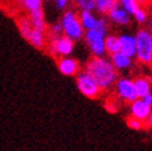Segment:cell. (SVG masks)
Instances as JSON below:
<instances>
[{
    "label": "cell",
    "mask_w": 152,
    "mask_h": 151,
    "mask_svg": "<svg viewBox=\"0 0 152 151\" xmlns=\"http://www.w3.org/2000/svg\"><path fill=\"white\" fill-rule=\"evenodd\" d=\"M86 71L96 81L102 90L111 88L118 81V70L114 67L111 61L103 56H94L90 58L86 66Z\"/></svg>",
    "instance_id": "obj_1"
},
{
    "label": "cell",
    "mask_w": 152,
    "mask_h": 151,
    "mask_svg": "<svg viewBox=\"0 0 152 151\" xmlns=\"http://www.w3.org/2000/svg\"><path fill=\"white\" fill-rule=\"evenodd\" d=\"M136 37V59L142 65H152V34L148 29H140Z\"/></svg>",
    "instance_id": "obj_2"
},
{
    "label": "cell",
    "mask_w": 152,
    "mask_h": 151,
    "mask_svg": "<svg viewBox=\"0 0 152 151\" xmlns=\"http://www.w3.org/2000/svg\"><path fill=\"white\" fill-rule=\"evenodd\" d=\"M61 26L66 36L71 37L73 41L80 40L84 36V27L82 26L80 19L73 10H68L63 14L61 20Z\"/></svg>",
    "instance_id": "obj_3"
},
{
    "label": "cell",
    "mask_w": 152,
    "mask_h": 151,
    "mask_svg": "<svg viewBox=\"0 0 152 151\" xmlns=\"http://www.w3.org/2000/svg\"><path fill=\"white\" fill-rule=\"evenodd\" d=\"M77 87L83 95L90 98V99L98 98L102 92V88L96 83V81L87 71L77 76Z\"/></svg>",
    "instance_id": "obj_4"
},
{
    "label": "cell",
    "mask_w": 152,
    "mask_h": 151,
    "mask_svg": "<svg viewBox=\"0 0 152 151\" xmlns=\"http://www.w3.org/2000/svg\"><path fill=\"white\" fill-rule=\"evenodd\" d=\"M105 36L106 34L99 31L98 29H90L87 30V32L84 35L86 42L88 45V47L92 51V54L94 56H104L106 54L105 50Z\"/></svg>",
    "instance_id": "obj_5"
},
{
    "label": "cell",
    "mask_w": 152,
    "mask_h": 151,
    "mask_svg": "<svg viewBox=\"0 0 152 151\" xmlns=\"http://www.w3.org/2000/svg\"><path fill=\"white\" fill-rule=\"evenodd\" d=\"M73 47H74L73 40L66 35L52 37L48 43L50 54L56 55V56H62V57L71 55L73 51Z\"/></svg>",
    "instance_id": "obj_6"
},
{
    "label": "cell",
    "mask_w": 152,
    "mask_h": 151,
    "mask_svg": "<svg viewBox=\"0 0 152 151\" xmlns=\"http://www.w3.org/2000/svg\"><path fill=\"white\" fill-rule=\"evenodd\" d=\"M115 87L118 97L126 103H132L135 99L139 98L137 93H136L135 83L130 78H118Z\"/></svg>",
    "instance_id": "obj_7"
},
{
    "label": "cell",
    "mask_w": 152,
    "mask_h": 151,
    "mask_svg": "<svg viewBox=\"0 0 152 151\" xmlns=\"http://www.w3.org/2000/svg\"><path fill=\"white\" fill-rule=\"evenodd\" d=\"M106 15H108V18L111 22H114V24H116V25H120V26H127L131 21V15L119 4V1H118V4H115L111 7L110 11Z\"/></svg>",
    "instance_id": "obj_8"
},
{
    "label": "cell",
    "mask_w": 152,
    "mask_h": 151,
    "mask_svg": "<svg viewBox=\"0 0 152 151\" xmlns=\"http://www.w3.org/2000/svg\"><path fill=\"white\" fill-rule=\"evenodd\" d=\"M151 111H152V108L145 102L143 98H137L132 103H130V115L134 118H137L145 123L148 115L151 114Z\"/></svg>",
    "instance_id": "obj_9"
},
{
    "label": "cell",
    "mask_w": 152,
    "mask_h": 151,
    "mask_svg": "<svg viewBox=\"0 0 152 151\" xmlns=\"http://www.w3.org/2000/svg\"><path fill=\"white\" fill-rule=\"evenodd\" d=\"M57 67H58V71L63 76H74L79 71V63L77 59L67 57V56L58 59Z\"/></svg>",
    "instance_id": "obj_10"
},
{
    "label": "cell",
    "mask_w": 152,
    "mask_h": 151,
    "mask_svg": "<svg viewBox=\"0 0 152 151\" xmlns=\"http://www.w3.org/2000/svg\"><path fill=\"white\" fill-rule=\"evenodd\" d=\"M119 40L120 52L134 58L136 56V37L130 34H123L119 36Z\"/></svg>",
    "instance_id": "obj_11"
},
{
    "label": "cell",
    "mask_w": 152,
    "mask_h": 151,
    "mask_svg": "<svg viewBox=\"0 0 152 151\" xmlns=\"http://www.w3.org/2000/svg\"><path fill=\"white\" fill-rule=\"evenodd\" d=\"M110 56H111L110 61L118 71H126V70H130L132 67V57L123 54V52L119 51V52H115V54H113Z\"/></svg>",
    "instance_id": "obj_12"
},
{
    "label": "cell",
    "mask_w": 152,
    "mask_h": 151,
    "mask_svg": "<svg viewBox=\"0 0 152 151\" xmlns=\"http://www.w3.org/2000/svg\"><path fill=\"white\" fill-rule=\"evenodd\" d=\"M15 22H16V25H18L19 32L27 41L28 37L31 36V34L34 31V29H35L32 26V24H31V20H30V18L25 16V15H19V16L15 19Z\"/></svg>",
    "instance_id": "obj_13"
},
{
    "label": "cell",
    "mask_w": 152,
    "mask_h": 151,
    "mask_svg": "<svg viewBox=\"0 0 152 151\" xmlns=\"http://www.w3.org/2000/svg\"><path fill=\"white\" fill-rule=\"evenodd\" d=\"M28 18H30V20H31L32 26L36 30L42 31V32H47V25H46V21H45V14H43L42 7L41 9L34 10V11H30Z\"/></svg>",
    "instance_id": "obj_14"
},
{
    "label": "cell",
    "mask_w": 152,
    "mask_h": 151,
    "mask_svg": "<svg viewBox=\"0 0 152 151\" xmlns=\"http://www.w3.org/2000/svg\"><path fill=\"white\" fill-rule=\"evenodd\" d=\"M27 42L31 43L32 46L37 50H43L45 47H46V43H47L46 32H42V31H39V30L34 29V31H32L31 36L28 37Z\"/></svg>",
    "instance_id": "obj_15"
},
{
    "label": "cell",
    "mask_w": 152,
    "mask_h": 151,
    "mask_svg": "<svg viewBox=\"0 0 152 151\" xmlns=\"http://www.w3.org/2000/svg\"><path fill=\"white\" fill-rule=\"evenodd\" d=\"M134 83L139 98H143L148 93H151V81L147 77H137L134 79Z\"/></svg>",
    "instance_id": "obj_16"
},
{
    "label": "cell",
    "mask_w": 152,
    "mask_h": 151,
    "mask_svg": "<svg viewBox=\"0 0 152 151\" xmlns=\"http://www.w3.org/2000/svg\"><path fill=\"white\" fill-rule=\"evenodd\" d=\"M79 19H80L82 26L84 27V30H90V29H94L96 26L98 19L95 18V15L92 11L82 10V12L79 14Z\"/></svg>",
    "instance_id": "obj_17"
},
{
    "label": "cell",
    "mask_w": 152,
    "mask_h": 151,
    "mask_svg": "<svg viewBox=\"0 0 152 151\" xmlns=\"http://www.w3.org/2000/svg\"><path fill=\"white\" fill-rule=\"evenodd\" d=\"M105 50L109 55H113L115 52L120 51V40L119 36L113 35V34H108L105 36Z\"/></svg>",
    "instance_id": "obj_18"
},
{
    "label": "cell",
    "mask_w": 152,
    "mask_h": 151,
    "mask_svg": "<svg viewBox=\"0 0 152 151\" xmlns=\"http://www.w3.org/2000/svg\"><path fill=\"white\" fill-rule=\"evenodd\" d=\"M15 3L19 6L24 7V10H26L27 12L42 7V0H15Z\"/></svg>",
    "instance_id": "obj_19"
},
{
    "label": "cell",
    "mask_w": 152,
    "mask_h": 151,
    "mask_svg": "<svg viewBox=\"0 0 152 151\" xmlns=\"http://www.w3.org/2000/svg\"><path fill=\"white\" fill-rule=\"evenodd\" d=\"M118 4V0H95V7L96 10L103 15H106L111 7Z\"/></svg>",
    "instance_id": "obj_20"
},
{
    "label": "cell",
    "mask_w": 152,
    "mask_h": 151,
    "mask_svg": "<svg viewBox=\"0 0 152 151\" xmlns=\"http://www.w3.org/2000/svg\"><path fill=\"white\" fill-rule=\"evenodd\" d=\"M132 16H134L135 21L137 22V24H140V25L147 24V21L150 19V12H148L147 6H140Z\"/></svg>",
    "instance_id": "obj_21"
},
{
    "label": "cell",
    "mask_w": 152,
    "mask_h": 151,
    "mask_svg": "<svg viewBox=\"0 0 152 151\" xmlns=\"http://www.w3.org/2000/svg\"><path fill=\"white\" fill-rule=\"evenodd\" d=\"M118 1L129 14L131 15V16L136 12V10H137L139 7L141 6L137 1H136V0H118Z\"/></svg>",
    "instance_id": "obj_22"
},
{
    "label": "cell",
    "mask_w": 152,
    "mask_h": 151,
    "mask_svg": "<svg viewBox=\"0 0 152 151\" xmlns=\"http://www.w3.org/2000/svg\"><path fill=\"white\" fill-rule=\"evenodd\" d=\"M126 124L132 130H142L143 128L146 126V123L145 122H142V120H140L137 118H134L131 115L126 119Z\"/></svg>",
    "instance_id": "obj_23"
},
{
    "label": "cell",
    "mask_w": 152,
    "mask_h": 151,
    "mask_svg": "<svg viewBox=\"0 0 152 151\" xmlns=\"http://www.w3.org/2000/svg\"><path fill=\"white\" fill-rule=\"evenodd\" d=\"M75 5L82 10L93 11L95 10V0H75Z\"/></svg>",
    "instance_id": "obj_24"
},
{
    "label": "cell",
    "mask_w": 152,
    "mask_h": 151,
    "mask_svg": "<svg viewBox=\"0 0 152 151\" xmlns=\"http://www.w3.org/2000/svg\"><path fill=\"white\" fill-rule=\"evenodd\" d=\"M63 32L62 30V26L61 24H53L50 29V34L52 35V37H56V36H61V34Z\"/></svg>",
    "instance_id": "obj_25"
},
{
    "label": "cell",
    "mask_w": 152,
    "mask_h": 151,
    "mask_svg": "<svg viewBox=\"0 0 152 151\" xmlns=\"http://www.w3.org/2000/svg\"><path fill=\"white\" fill-rule=\"evenodd\" d=\"M57 1V7L58 9H64L68 5V0H56Z\"/></svg>",
    "instance_id": "obj_26"
},
{
    "label": "cell",
    "mask_w": 152,
    "mask_h": 151,
    "mask_svg": "<svg viewBox=\"0 0 152 151\" xmlns=\"http://www.w3.org/2000/svg\"><path fill=\"white\" fill-rule=\"evenodd\" d=\"M143 99H145V102L150 105V107L152 108V92L151 93H148L147 95H145V97H143Z\"/></svg>",
    "instance_id": "obj_27"
},
{
    "label": "cell",
    "mask_w": 152,
    "mask_h": 151,
    "mask_svg": "<svg viewBox=\"0 0 152 151\" xmlns=\"http://www.w3.org/2000/svg\"><path fill=\"white\" fill-rule=\"evenodd\" d=\"M141 6H148L151 3H150V0H136Z\"/></svg>",
    "instance_id": "obj_28"
},
{
    "label": "cell",
    "mask_w": 152,
    "mask_h": 151,
    "mask_svg": "<svg viewBox=\"0 0 152 151\" xmlns=\"http://www.w3.org/2000/svg\"><path fill=\"white\" fill-rule=\"evenodd\" d=\"M146 125L150 128V129H152V111H151V114L148 115V118L146 120Z\"/></svg>",
    "instance_id": "obj_29"
},
{
    "label": "cell",
    "mask_w": 152,
    "mask_h": 151,
    "mask_svg": "<svg viewBox=\"0 0 152 151\" xmlns=\"http://www.w3.org/2000/svg\"><path fill=\"white\" fill-rule=\"evenodd\" d=\"M147 29L150 30V32L152 34V18L148 19V21H147Z\"/></svg>",
    "instance_id": "obj_30"
},
{
    "label": "cell",
    "mask_w": 152,
    "mask_h": 151,
    "mask_svg": "<svg viewBox=\"0 0 152 151\" xmlns=\"http://www.w3.org/2000/svg\"><path fill=\"white\" fill-rule=\"evenodd\" d=\"M0 1H1V3H4V1H5V3H9V4H10L11 1H15V0H0Z\"/></svg>",
    "instance_id": "obj_31"
},
{
    "label": "cell",
    "mask_w": 152,
    "mask_h": 151,
    "mask_svg": "<svg viewBox=\"0 0 152 151\" xmlns=\"http://www.w3.org/2000/svg\"><path fill=\"white\" fill-rule=\"evenodd\" d=\"M150 3H151V4H152V0H150Z\"/></svg>",
    "instance_id": "obj_32"
}]
</instances>
